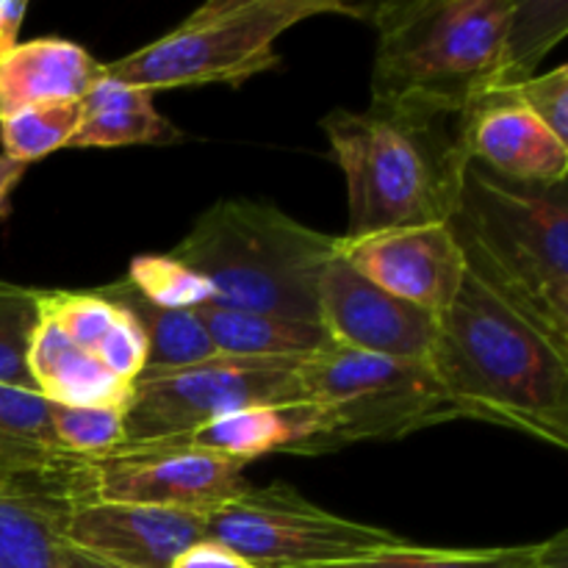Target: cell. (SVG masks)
<instances>
[{
    "label": "cell",
    "mask_w": 568,
    "mask_h": 568,
    "mask_svg": "<svg viewBox=\"0 0 568 568\" xmlns=\"http://www.w3.org/2000/svg\"><path fill=\"white\" fill-rule=\"evenodd\" d=\"M338 255L383 292L442 320L466 281V258L449 225L399 227L364 239L338 236Z\"/></svg>",
    "instance_id": "cell-12"
},
{
    "label": "cell",
    "mask_w": 568,
    "mask_h": 568,
    "mask_svg": "<svg viewBox=\"0 0 568 568\" xmlns=\"http://www.w3.org/2000/svg\"><path fill=\"white\" fill-rule=\"evenodd\" d=\"M322 14L364 20V6L338 0H211L155 42L103 64V72L150 94L205 83L242 87L281 64L275 50L281 33Z\"/></svg>",
    "instance_id": "cell-6"
},
{
    "label": "cell",
    "mask_w": 568,
    "mask_h": 568,
    "mask_svg": "<svg viewBox=\"0 0 568 568\" xmlns=\"http://www.w3.org/2000/svg\"><path fill=\"white\" fill-rule=\"evenodd\" d=\"M172 568H255V566H250L247 560L239 558L236 552H231V549L222 547V544L205 538V541L189 547L186 552L172 564Z\"/></svg>",
    "instance_id": "cell-30"
},
{
    "label": "cell",
    "mask_w": 568,
    "mask_h": 568,
    "mask_svg": "<svg viewBox=\"0 0 568 568\" xmlns=\"http://www.w3.org/2000/svg\"><path fill=\"white\" fill-rule=\"evenodd\" d=\"M125 281L148 303L170 311H197L214 303L209 281L189 270L178 258L166 255H139L128 266Z\"/></svg>",
    "instance_id": "cell-26"
},
{
    "label": "cell",
    "mask_w": 568,
    "mask_h": 568,
    "mask_svg": "<svg viewBox=\"0 0 568 568\" xmlns=\"http://www.w3.org/2000/svg\"><path fill=\"white\" fill-rule=\"evenodd\" d=\"M449 227L466 272L568 358L566 183L514 186L471 161Z\"/></svg>",
    "instance_id": "cell-4"
},
{
    "label": "cell",
    "mask_w": 568,
    "mask_h": 568,
    "mask_svg": "<svg viewBox=\"0 0 568 568\" xmlns=\"http://www.w3.org/2000/svg\"><path fill=\"white\" fill-rule=\"evenodd\" d=\"M44 486H89L92 460L70 458L53 466H26L0 455V488H44Z\"/></svg>",
    "instance_id": "cell-29"
},
{
    "label": "cell",
    "mask_w": 568,
    "mask_h": 568,
    "mask_svg": "<svg viewBox=\"0 0 568 568\" xmlns=\"http://www.w3.org/2000/svg\"><path fill=\"white\" fill-rule=\"evenodd\" d=\"M28 372L48 403L75 408H125L133 386L42 320L28 349Z\"/></svg>",
    "instance_id": "cell-17"
},
{
    "label": "cell",
    "mask_w": 568,
    "mask_h": 568,
    "mask_svg": "<svg viewBox=\"0 0 568 568\" xmlns=\"http://www.w3.org/2000/svg\"><path fill=\"white\" fill-rule=\"evenodd\" d=\"M521 109L544 122L560 142L568 144V67L560 64L547 75H532L505 89Z\"/></svg>",
    "instance_id": "cell-28"
},
{
    "label": "cell",
    "mask_w": 568,
    "mask_h": 568,
    "mask_svg": "<svg viewBox=\"0 0 568 568\" xmlns=\"http://www.w3.org/2000/svg\"><path fill=\"white\" fill-rule=\"evenodd\" d=\"M39 288L0 281V386L37 392L28 372V349L39 327Z\"/></svg>",
    "instance_id": "cell-25"
},
{
    "label": "cell",
    "mask_w": 568,
    "mask_h": 568,
    "mask_svg": "<svg viewBox=\"0 0 568 568\" xmlns=\"http://www.w3.org/2000/svg\"><path fill=\"white\" fill-rule=\"evenodd\" d=\"M200 541L205 516L103 499L72 505L64 527L67 549L116 568H172Z\"/></svg>",
    "instance_id": "cell-13"
},
{
    "label": "cell",
    "mask_w": 568,
    "mask_h": 568,
    "mask_svg": "<svg viewBox=\"0 0 568 568\" xmlns=\"http://www.w3.org/2000/svg\"><path fill=\"white\" fill-rule=\"evenodd\" d=\"M303 361L220 353L183 369H144L128 397L125 444L120 453L194 430L239 410L305 403Z\"/></svg>",
    "instance_id": "cell-8"
},
{
    "label": "cell",
    "mask_w": 568,
    "mask_h": 568,
    "mask_svg": "<svg viewBox=\"0 0 568 568\" xmlns=\"http://www.w3.org/2000/svg\"><path fill=\"white\" fill-rule=\"evenodd\" d=\"M205 333L214 342L216 353L239 358H308L331 347V338L320 322L286 320L275 314L203 305L197 308Z\"/></svg>",
    "instance_id": "cell-20"
},
{
    "label": "cell",
    "mask_w": 568,
    "mask_h": 568,
    "mask_svg": "<svg viewBox=\"0 0 568 568\" xmlns=\"http://www.w3.org/2000/svg\"><path fill=\"white\" fill-rule=\"evenodd\" d=\"M377 31L372 103L469 114L536 75L566 39V0H408L364 6Z\"/></svg>",
    "instance_id": "cell-1"
},
{
    "label": "cell",
    "mask_w": 568,
    "mask_h": 568,
    "mask_svg": "<svg viewBox=\"0 0 568 568\" xmlns=\"http://www.w3.org/2000/svg\"><path fill=\"white\" fill-rule=\"evenodd\" d=\"M308 438L300 455L364 442H397L460 419L430 364L383 358L331 344L303 361Z\"/></svg>",
    "instance_id": "cell-7"
},
{
    "label": "cell",
    "mask_w": 568,
    "mask_h": 568,
    "mask_svg": "<svg viewBox=\"0 0 568 568\" xmlns=\"http://www.w3.org/2000/svg\"><path fill=\"white\" fill-rule=\"evenodd\" d=\"M81 125V100L67 103L28 105L14 114L0 116V144L3 155L31 164L55 150L67 148Z\"/></svg>",
    "instance_id": "cell-24"
},
{
    "label": "cell",
    "mask_w": 568,
    "mask_h": 568,
    "mask_svg": "<svg viewBox=\"0 0 568 568\" xmlns=\"http://www.w3.org/2000/svg\"><path fill=\"white\" fill-rule=\"evenodd\" d=\"M427 364L460 419L568 447V358L477 277L438 320Z\"/></svg>",
    "instance_id": "cell-3"
},
{
    "label": "cell",
    "mask_w": 568,
    "mask_h": 568,
    "mask_svg": "<svg viewBox=\"0 0 568 568\" xmlns=\"http://www.w3.org/2000/svg\"><path fill=\"white\" fill-rule=\"evenodd\" d=\"M308 438V405H286V408H250L222 419L205 422L194 430L161 438L136 449H197V453L225 455L253 464L270 453H294ZM128 453V449H122Z\"/></svg>",
    "instance_id": "cell-18"
},
{
    "label": "cell",
    "mask_w": 568,
    "mask_h": 568,
    "mask_svg": "<svg viewBox=\"0 0 568 568\" xmlns=\"http://www.w3.org/2000/svg\"><path fill=\"white\" fill-rule=\"evenodd\" d=\"M98 292L120 308H125L139 322L144 342H148V366L144 369H183V366L220 355L211 336L205 333L197 311L159 308V305L148 303L125 277L98 288Z\"/></svg>",
    "instance_id": "cell-21"
},
{
    "label": "cell",
    "mask_w": 568,
    "mask_h": 568,
    "mask_svg": "<svg viewBox=\"0 0 568 568\" xmlns=\"http://www.w3.org/2000/svg\"><path fill=\"white\" fill-rule=\"evenodd\" d=\"M541 544L521 547H486V549H442L419 547L405 538L394 547L364 552L358 558L314 568H536Z\"/></svg>",
    "instance_id": "cell-23"
},
{
    "label": "cell",
    "mask_w": 568,
    "mask_h": 568,
    "mask_svg": "<svg viewBox=\"0 0 568 568\" xmlns=\"http://www.w3.org/2000/svg\"><path fill=\"white\" fill-rule=\"evenodd\" d=\"M50 425L61 453L103 460L125 444V408H75L50 403Z\"/></svg>",
    "instance_id": "cell-27"
},
{
    "label": "cell",
    "mask_w": 568,
    "mask_h": 568,
    "mask_svg": "<svg viewBox=\"0 0 568 568\" xmlns=\"http://www.w3.org/2000/svg\"><path fill=\"white\" fill-rule=\"evenodd\" d=\"M205 538L255 568L331 566L405 541L383 527L331 514L286 483L250 486L242 497L205 516Z\"/></svg>",
    "instance_id": "cell-9"
},
{
    "label": "cell",
    "mask_w": 568,
    "mask_h": 568,
    "mask_svg": "<svg viewBox=\"0 0 568 568\" xmlns=\"http://www.w3.org/2000/svg\"><path fill=\"white\" fill-rule=\"evenodd\" d=\"M28 3L22 0H0V59L17 44L22 20H26Z\"/></svg>",
    "instance_id": "cell-31"
},
{
    "label": "cell",
    "mask_w": 568,
    "mask_h": 568,
    "mask_svg": "<svg viewBox=\"0 0 568 568\" xmlns=\"http://www.w3.org/2000/svg\"><path fill=\"white\" fill-rule=\"evenodd\" d=\"M247 466L197 449H128L92 460V499L209 516L250 491Z\"/></svg>",
    "instance_id": "cell-10"
},
{
    "label": "cell",
    "mask_w": 568,
    "mask_h": 568,
    "mask_svg": "<svg viewBox=\"0 0 568 568\" xmlns=\"http://www.w3.org/2000/svg\"><path fill=\"white\" fill-rule=\"evenodd\" d=\"M183 133L155 111L153 94L114 78H100L81 98V125L67 148L172 144Z\"/></svg>",
    "instance_id": "cell-19"
},
{
    "label": "cell",
    "mask_w": 568,
    "mask_h": 568,
    "mask_svg": "<svg viewBox=\"0 0 568 568\" xmlns=\"http://www.w3.org/2000/svg\"><path fill=\"white\" fill-rule=\"evenodd\" d=\"M103 75V64L70 39L17 42L0 59V116L28 105L81 100Z\"/></svg>",
    "instance_id": "cell-15"
},
{
    "label": "cell",
    "mask_w": 568,
    "mask_h": 568,
    "mask_svg": "<svg viewBox=\"0 0 568 568\" xmlns=\"http://www.w3.org/2000/svg\"><path fill=\"white\" fill-rule=\"evenodd\" d=\"M469 155L505 183L552 189L568 178V144L508 92L488 94L466 116Z\"/></svg>",
    "instance_id": "cell-14"
},
{
    "label": "cell",
    "mask_w": 568,
    "mask_h": 568,
    "mask_svg": "<svg viewBox=\"0 0 568 568\" xmlns=\"http://www.w3.org/2000/svg\"><path fill=\"white\" fill-rule=\"evenodd\" d=\"M64 568H116V566H109V564H103V560L87 558V555L72 552V549H67V555H64Z\"/></svg>",
    "instance_id": "cell-33"
},
{
    "label": "cell",
    "mask_w": 568,
    "mask_h": 568,
    "mask_svg": "<svg viewBox=\"0 0 568 568\" xmlns=\"http://www.w3.org/2000/svg\"><path fill=\"white\" fill-rule=\"evenodd\" d=\"M28 164L22 161L9 159V155H0V220H6L11 211V192L17 189V183L26 175Z\"/></svg>",
    "instance_id": "cell-32"
},
{
    "label": "cell",
    "mask_w": 568,
    "mask_h": 568,
    "mask_svg": "<svg viewBox=\"0 0 568 568\" xmlns=\"http://www.w3.org/2000/svg\"><path fill=\"white\" fill-rule=\"evenodd\" d=\"M0 455L26 466H53L75 458L55 444L48 399L14 386H0Z\"/></svg>",
    "instance_id": "cell-22"
},
{
    "label": "cell",
    "mask_w": 568,
    "mask_h": 568,
    "mask_svg": "<svg viewBox=\"0 0 568 568\" xmlns=\"http://www.w3.org/2000/svg\"><path fill=\"white\" fill-rule=\"evenodd\" d=\"M338 236L314 231L261 200L211 205L172 258L205 277L214 305L286 320H316V286Z\"/></svg>",
    "instance_id": "cell-5"
},
{
    "label": "cell",
    "mask_w": 568,
    "mask_h": 568,
    "mask_svg": "<svg viewBox=\"0 0 568 568\" xmlns=\"http://www.w3.org/2000/svg\"><path fill=\"white\" fill-rule=\"evenodd\" d=\"M89 486L0 488V568H64V527Z\"/></svg>",
    "instance_id": "cell-16"
},
{
    "label": "cell",
    "mask_w": 568,
    "mask_h": 568,
    "mask_svg": "<svg viewBox=\"0 0 568 568\" xmlns=\"http://www.w3.org/2000/svg\"><path fill=\"white\" fill-rule=\"evenodd\" d=\"M466 116L381 103L327 114L322 128L331 159L347 181L349 222L342 239L449 225L471 164Z\"/></svg>",
    "instance_id": "cell-2"
},
{
    "label": "cell",
    "mask_w": 568,
    "mask_h": 568,
    "mask_svg": "<svg viewBox=\"0 0 568 568\" xmlns=\"http://www.w3.org/2000/svg\"><path fill=\"white\" fill-rule=\"evenodd\" d=\"M316 320L336 347L416 364L430 361L438 336L436 316L383 292L338 253L316 286Z\"/></svg>",
    "instance_id": "cell-11"
}]
</instances>
